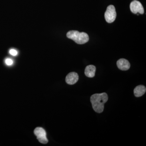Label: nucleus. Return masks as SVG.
Returning a JSON list of instances; mask_svg holds the SVG:
<instances>
[{"instance_id": "1", "label": "nucleus", "mask_w": 146, "mask_h": 146, "mask_svg": "<svg viewBox=\"0 0 146 146\" xmlns=\"http://www.w3.org/2000/svg\"><path fill=\"white\" fill-rule=\"evenodd\" d=\"M108 99V96L106 93L94 94L91 96L90 100L94 111L98 113L103 112L104 105Z\"/></svg>"}, {"instance_id": "2", "label": "nucleus", "mask_w": 146, "mask_h": 146, "mask_svg": "<svg viewBox=\"0 0 146 146\" xmlns=\"http://www.w3.org/2000/svg\"><path fill=\"white\" fill-rule=\"evenodd\" d=\"M67 36L79 44H85L89 40V36L87 33L84 32H79L77 31L73 30L68 32Z\"/></svg>"}, {"instance_id": "3", "label": "nucleus", "mask_w": 146, "mask_h": 146, "mask_svg": "<svg viewBox=\"0 0 146 146\" xmlns=\"http://www.w3.org/2000/svg\"><path fill=\"white\" fill-rule=\"evenodd\" d=\"M116 16L117 13L114 6H108L105 13V18L106 21L108 23H111L115 21Z\"/></svg>"}, {"instance_id": "4", "label": "nucleus", "mask_w": 146, "mask_h": 146, "mask_svg": "<svg viewBox=\"0 0 146 146\" xmlns=\"http://www.w3.org/2000/svg\"><path fill=\"white\" fill-rule=\"evenodd\" d=\"M34 134L36 138L41 143L46 144L48 143L46 137V133L44 129L42 127H37L35 129Z\"/></svg>"}, {"instance_id": "5", "label": "nucleus", "mask_w": 146, "mask_h": 146, "mask_svg": "<svg viewBox=\"0 0 146 146\" xmlns=\"http://www.w3.org/2000/svg\"><path fill=\"white\" fill-rule=\"evenodd\" d=\"M131 11L134 14L139 13L143 14L144 13L143 7L140 2L134 0L131 2L130 5Z\"/></svg>"}, {"instance_id": "6", "label": "nucleus", "mask_w": 146, "mask_h": 146, "mask_svg": "<svg viewBox=\"0 0 146 146\" xmlns=\"http://www.w3.org/2000/svg\"><path fill=\"white\" fill-rule=\"evenodd\" d=\"M79 79V76L77 73L72 72L68 74L66 76L65 81L70 85H73L76 83Z\"/></svg>"}, {"instance_id": "7", "label": "nucleus", "mask_w": 146, "mask_h": 146, "mask_svg": "<svg viewBox=\"0 0 146 146\" xmlns=\"http://www.w3.org/2000/svg\"><path fill=\"white\" fill-rule=\"evenodd\" d=\"M117 66L120 70L123 71H126L130 68V64L128 60L125 58H121L117 60Z\"/></svg>"}, {"instance_id": "8", "label": "nucleus", "mask_w": 146, "mask_h": 146, "mask_svg": "<svg viewBox=\"0 0 146 146\" xmlns=\"http://www.w3.org/2000/svg\"><path fill=\"white\" fill-rule=\"evenodd\" d=\"M96 72V67L94 65H89L85 68L84 73L86 76L93 78L95 76Z\"/></svg>"}, {"instance_id": "9", "label": "nucleus", "mask_w": 146, "mask_h": 146, "mask_svg": "<svg viewBox=\"0 0 146 146\" xmlns=\"http://www.w3.org/2000/svg\"><path fill=\"white\" fill-rule=\"evenodd\" d=\"M146 89L144 85H140L136 86L134 89V96L136 97L142 96L145 93Z\"/></svg>"}, {"instance_id": "10", "label": "nucleus", "mask_w": 146, "mask_h": 146, "mask_svg": "<svg viewBox=\"0 0 146 146\" xmlns=\"http://www.w3.org/2000/svg\"><path fill=\"white\" fill-rule=\"evenodd\" d=\"M13 60H11L10 58H7L6 60H5V63L7 65H11L13 64Z\"/></svg>"}, {"instance_id": "11", "label": "nucleus", "mask_w": 146, "mask_h": 146, "mask_svg": "<svg viewBox=\"0 0 146 146\" xmlns=\"http://www.w3.org/2000/svg\"><path fill=\"white\" fill-rule=\"evenodd\" d=\"M9 53H10L12 55V56H14L17 55L18 54V52H17V51L14 49L11 50L10 51H9Z\"/></svg>"}]
</instances>
